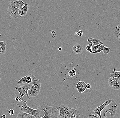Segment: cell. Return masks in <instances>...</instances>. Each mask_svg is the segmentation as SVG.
<instances>
[{
    "label": "cell",
    "mask_w": 120,
    "mask_h": 118,
    "mask_svg": "<svg viewBox=\"0 0 120 118\" xmlns=\"http://www.w3.org/2000/svg\"><path fill=\"white\" fill-rule=\"evenodd\" d=\"M38 108L40 110L43 111L45 114L42 118H59L60 107H54L48 106L46 104H41Z\"/></svg>",
    "instance_id": "cell-1"
},
{
    "label": "cell",
    "mask_w": 120,
    "mask_h": 118,
    "mask_svg": "<svg viewBox=\"0 0 120 118\" xmlns=\"http://www.w3.org/2000/svg\"><path fill=\"white\" fill-rule=\"evenodd\" d=\"M26 103H27L23 101L22 105H21L19 104H17V105L19 107L21 111L32 115L35 118H41V117L40 116V113L41 110L38 108L34 109L31 108L27 105Z\"/></svg>",
    "instance_id": "cell-2"
},
{
    "label": "cell",
    "mask_w": 120,
    "mask_h": 118,
    "mask_svg": "<svg viewBox=\"0 0 120 118\" xmlns=\"http://www.w3.org/2000/svg\"><path fill=\"white\" fill-rule=\"evenodd\" d=\"M117 107V103L114 100H112L111 102L102 110L103 117L105 118H108L106 116L105 114L106 113L109 112L111 114V118H114L116 114Z\"/></svg>",
    "instance_id": "cell-3"
},
{
    "label": "cell",
    "mask_w": 120,
    "mask_h": 118,
    "mask_svg": "<svg viewBox=\"0 0 120 118\" xmlns=\"http://www.w3.org/2000/svg\"><path fill=\"white\" fill-rule=\"evenodd\" d=\"M40 89V80L35 78L34 84L31 86L30 89L28 91V95L30 97H36L37 96L39 93Z\"/></svg>",
    "instance_id": "cell-4"
},
{
    "label": "cell",
    "mask_w": 120,
    "mask_h": 118,
    "mask_svg": "<svg viewBox=\"0 0 120 118\" xmlns=\"http://www.w3.org/2000/svg\"><path fill=\"white\" fill-rule=\"evenodd\" d=\"M19 9L15 5V0L12 1L8 4V12L13 18H17L19 17L18 14Z\"/></svg>",
    "instance_id": "cell-5"
},
{
    "label": "cell",
    "mask_w": 120,
    "mask_h": 118,
    "mask_svg": "<svg viewBox=\"0 0 120 118\" xmlns=\"http://www.w3.org/2000/svg\"><path fill=\"white\" fill-rule=\"evenodd\" d=\"M33 84H26L23 85V86H21L19 87H17V86H15V89H17L18 90L19 94H20V97L21 98H23V97L24 95L26 94L28 98L30 100H31L30 96L28 95V91L30 89L31 87V86Z\"/></svg>",
    "instance_id": "cell-6"
},
{
    "label": "cell",
    "mask_w": 120,
    "mask_h": 118,
    "mask_svg": "<svg viewBox=\"0 0 120 118\" xmlns=\"http://www.w3.org/2000/svg\"><path fill=\"white\" fill-rule=\"evenodd\" d=\"M108 82L112 89L113 90H119L120 89V79L114 77H110L108 80Z\"/></svg>",
    "instance_id": "cell-7"
},
{
    "label": "cell",
    "mask_w": 120,
    "mask_h": 118,
    "mask_svg": "<svg viewBox=\"0 0 120 118\" xmlns=\"http://www.w3.org/2000/svg\"><path fill=\"white\" fill-rule=\"evenodd\" d=\"M69 107L66 104H62L60 106L59 118H67Z\"/></svg>",
    "instance_id": "cell-8"
},
{
    "label": "cell",
    "mask_w": 120,
    "mask_h": 118,
    "mask_svg": "<svg viewBox=\"0 0 120 118\" xmlns=\"http://www.w3.org/2000/svg\"><path fill=\"white\" fill-rule=\"evenodd\" d=\"M112 101V99L106 100L103 104H101V106H100L98 107L94 110L93 111L96 113L98 115L99 118H102L101 114V111H102L103 109L105 108V107L108 104H109V103H111Z\"/></svg>",
    "instance_id": "cell-9"
},
{
    "label": "cell",
    "mask_w": 120,
    "mask_h": 118,
    "mask_svg": "<svg viewBox=\"0 0 120 118\" xmlns=\"http://www.w3.org/2000/svg\"><path fill=\"white\" fill-rule=\"evenodd\" d=\"M80 114L77 110L69 108L67 118H80Z\"/></svg>",
    "instance_id": "cell-10"
},
{
    "label": "cell",
    "mask_w": 120,
    "mask_h": 118,
    "mask_svg": "<svg viewBox=\"0 0 120 118\" xmlns=\"http://www.w3.org/2000/svg\"><path fill=\"white\" fill-rule=\"evenodd\" d=\"M72 50L75 53L80 54L82 53L83 51V48L81 45L76 44L73 46Z\"/></svg>",
    "instance_id": "cell-11"
},
{
    "label": "cell",
    "mask_w": 120,
    "mask_h": 118,
    "mask_svg": "<svg viewBox=\"0 0 120 118\" xmlns=\"http://www.w3.org/2000/svg\"><path fill=\"white\" fill-rule=\"evenodd\" d=\"M16 118H34V116L32 115L24 112L21 111L18 114Z\"/></svg>",
    "instance_id": "cell-12"
},
{
    "label": "cell",
    "mask_w": 120,
    "mask_h": 118,
    "mask_svg": "<svg viewBox=\"0 0 120 118\" xmlns=\"http://www.w3.org/2000/svg\"><path fill=\"white\" fill-rule=\"evenodd\" d=\"M120 25L116 26L114 32V35L117 40H120Z\"/></svg>",
    "instance_id": "cell-13"
},
{
    "label": "cell",
    "mask_w": 120,
    "mask_h": 118,
    "mask_svg": "<svg viewBox=\"0 0 120 118\" xmlns=\"http://www.w3.org/2000/svg\"><path fill=\"white\" fill-rule=\"evenodd\" d=\"M15 3L16 7L19 9H22L25 4V3L21 0L15 1Z\"/></svg>",
    "instance_id": "cell-14"
},
{
    "label": "cell",
    "mask_w": 120,
    "mask_h": 118,
    "mask_svg": "<svg viewBox=\"0 0 120 118\" xmlns=\"http://www.w3.org/2000/svg\"><path fill=\"white\" fill-rule=\"evenodd\" d=\"M116 68H113V71L110 74V77H114L117 78H118L120 79V71H115V70H116Z\"/></svg>",
    "instance_id": "cell-15"
},
{
    "label": "cell",
    "mask_w": 120,
    "mask_h": 118,
    "mask_svg": "<svg viewBox=\"0 0 120 118\" xmlns=\"http://www.w3.org/2000/svg\"><path fill=\"white\" fill-rule=\"evenodd\" d=\"M30 8V5L27 3H25L24 6L22 9V13H23V16L26 15L27 12L28 11Z\"/></svg>",
    "instance_id": "cell-16"
},
{
    "label": "cell",
    "mask_w": 120,
    "mask_h": 118,
    "mask_svg": "<svg viewBox=\"0 0 120 118\" xmlns=\"http://www.w3.org/2000/svg\"><path fill=\"white\" fill-rule=\"evenodd\" d=\"M88 39H90V41L93 42V44L94 45H98L100 44L101 42V41L99 39H94V38L90 37H89Z\"/></svg>",
    "instance_id": "cell-17"
},
{
    "label": "cell",
    "mask_w": 120,
    "mask_h": 118,
    "mask_svg": "<svg viewBox=\"0 0 120 118\" xmlns=\"http://www.w3.org/2000/svg\"><path fill=\"white\" fill-rule=\"evenodd\" d=\"M101 44H104V43L102 41L101 42V43L99 44V45H95L93 44L91 47V50H92V51L94 52V51H96L98 50V47L100 46Z\"/></svg>",
    "instance_id": "cell-18"
},
{
    "label": "cell",
    "mask_w": 120,
    "mask_h": 118,
    "mask_svg": "<svg viewBox=\"0 0 120 118\" xmlns=\"http://www.w3.org/2000/svg\"><path fill=\"white\" fill-rule=\"evenodd\" d=\"M86 83L84 84L81 87L79 88L78 89V92L79 93H81L84 92L86 90Z\"/></svg>",
    "instance_id": "cell-19"
},
{
    "label": "cell",
    "mask_w": 120,
    "mask_h": 118,
    "mask_svg": "<svg viewBox=\"0 0 120 118\" xmlns=\"http://www.w3.org/2000/svg\"><path fill=\"white\" fill-rule=\"evenodd\" d=\"M106 47L103 46V44H101L99 47H98V49L96 51H94V52H92V54H98L100 53L102 51V50L103 48H105Z\"/></svg>",
    "instance_id": "cell-20"
},
{
    "label": "cell",
    "mask_w": 120,
    "mask_h": 118,
    "mask_svg": "<svg viewBox=\"0 0 120 118\" xmlns=\"http://www.w3.org/2000/svg\"><path fill=\"white\" fill-rule=\"evenodd\" d=\"M6 51V46L0 47V55L4 54Z\"/></svg>",
    "instance_id": "cell-21"
},
{
    "label": "cell",
    "mask_w": 120,
    "mask_h": 118,
    "mask_svg": "<svg viewBox=\"0 0 120 118\" xmlns=\"http://www.w3.org/2000/svg\"><path fill=\"white\" fill-rule=\"evenodd\" d=\"M99 118V116L98 115L93 111L90 113L88 116V118Z\"/></svg>",
    "instance_id": "cell-22"
},
{
    "label": "cell",
    "mask_w": 120,
    "mask_h": 118,
    "mask_svg": "<svg viewBox=\"0 0 120 118\" xmlns=\"http://www.w3.org/2000/svg\"><path fill=\"white\" fill-rule=\"evenodd\" d=\"M76 74V72L75 69H72L68 73V75L70 77H73L75 76Z\"/></svg>",
    "instance_id": "cell-23"
},
{
    "label": "cell",
    "mask_w": 120,
    "mask_h": 118,
    "mask_svg": "<svg viewBox=\"0 0 120 118\" xmlns=\"http://www.w3.org/2000/svg\"><path fill=\"white\" fill-rule=\"evenodd\" d=\"M85 83L83 81H79L78 82L77 84H76V89H78L79 88L81 87L84 84H85Z\"/></svg>",
    "instance_id": "cell-24"
},
{
    "label": "cell",
    "mask_w": 120,
    "mask_h": 118,
    "mask_svg": "<svg viewBox=\"0 0 120 118\" xmlns=\"http://www.w3.org/2000/svg\"><path fill=\"white\" fill-rule=\"evenodd\" d=\"M110 49V48L109 47H106L105 48H103L102 51L103 52L104 54H107L109 53V52H110V51H109Z\"/></svg>",
    "instance_id": "cell-25"
},
{
    "label": "cell",
    "mask_w": 120,
    "mask_h": 118,
    "mask_svg": "<svg viewBox=\"0 0 120 118\" xmlns=\"http://www.w3.org/2000/svg\"><path fill=\"white\" fill-rule=\"evenodd\" d=\"M9 114L11 116H14L15 115V112L13 109H10L8 111Z\"/></svg>",
    "instance_id": "cell-26"
},
{
    "label": "cell",
    "mask_w": 120,
    "mask_h": 118,
    "mask_svg": "<svg viewBox=\"0 0 120 118\" xmlns=\"http://www.w3.org/2000/svg\"><path fill=\"white\" fill-rule=\"evenodd\" d=\"M78 34V36H82L83 35V32L82 31L79 30L77 32H75V34Z\"/></svg>",
    "instance_id": "cell-27"
},
{
    "label": "cell",
    "mask_w": 120,
    "mask_h": 118,
    "mask_svg": "<svg viewBox=\"0 0 120 118\" xmlns=\"http://www.w3.org/2000/svg\"><path fill=\"white\" fill-rule=\"evenodd\" d=\"M86 49L87 51H89L91 53H92L93 51H92V50H91V47L90 46H89V45H88L86 46Z\"/></svg>",
    "instance_id": "cell-28"
},
{
    "label": "cell",
    "mask_w": 120,
    "mask_h": 118,
    "mask_svg": "<svg viewBox=\"0 0 120 118\" xmlns=\"http://www.w3.org/2000/svg\"><path fill=\"white\" fill-rule=\"evenodd\" d=\"M7 45V43L4 41H0V47L6 46Z\"/></svg>",
    "instance_id": "cell-29"
},
{
    "label": "cell",
    "mask_w": 120,
    "mask_h": 118,
    "mask_svg": "<svg viewBox=\"0 0 120 118\" xmlns=\"http://www.w3.org/2000/svg\"><path fill=\"white\" fill-rule=\"evenodd\" d=\"M18 14L19 17L23 16V13H22V9H19L18 11Z\"/></svg>",
    "instance_id": "cell-30"
},
{
    "label": "cell",
    "mask_w": 120,
    "mask_h": 118,
    "mask_svg": "<svg viewBox=\"0 0 120 118\" xmlns=\"http://www.w3.org/2000/svg\"><path fill=\"white\" fill-rule=\"evenodd\" d=\"M87 40L88 41V45H89V46H90V47H91V46H92V45L93 44V43L91 41H90V39L87 38Z\"/></svg>",
    "instance_id": "cell-31"
},
{
    "label": "cell",
    "mask_w": 120,
    "mask_h": 118,
    "mask_svg": "<svg viewBox=\"0 0 120 118\" xmlns=\"http://www.w3.org/2000/svg\"><path fill=\"white\" fill-rule=\"evenodd\" d=\"M86 89H90L91 88L90 84L89 83H87L86 84Z\"/></svg>",
    "instance_id": "cell-32"
},
{
    "label": "cell",
    "mask_w": 120,
    "mask_h": 118,
    "mask_svg": "<svg viewBox=\"0 0 120 118\" xmlns=\"http://www.w3.org/2000/svg\"><path fill=\"white\" fill-rule=\"evenodd\" d=\"M7 118L6 116L5 115H3L1 117V118Z\"/></svg>",
    "instance_id": "cell-33"
},
{
    "label": "cell",
    "mask_w": 120,
    "mask_h": 118,
    "mask_svg": "<svg viewBox=\"0 0 120 118\" xmlns=\"http://www.w3.org/2000/svg\"><path fill=\"white\" fill-rule=\"evenodd\" d=\"M62 48L61 47H60L58 48V50H59L60 51H61L62 50Z\"/></svg>",
    "instance_id": "cell-34"
},
{
    "label": "cell",
    "mask_w": 120,
    "mask_h": 118,
    "mask_svg": "<svg viewBox=\"0 0 120 118\" xmlns=\"http://www.w3.org/2000/svg\"><path fill=\"white\" fill-rule=\"evenodd\" d=\"M1 73H0V80H1Z\"/></svg>",
    "instance_id": "cell-35"
}]
</instances>
